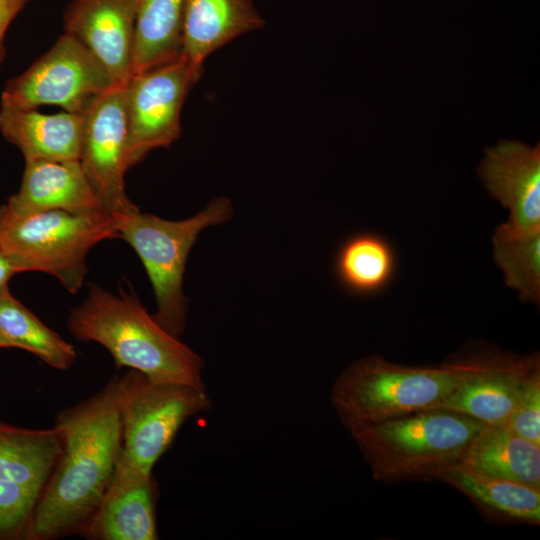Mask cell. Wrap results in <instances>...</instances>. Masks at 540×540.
I'll return each mask as SVG.
<instances>
[{"mask_svg": "<svg viewBox=\"0 0 540 540\" xmlns=\"http://www.w3.org/2000/svg\"><path fill=\"white\" fill-rule=\"evenodd\" d=\"M264 25L252 0H184L181 56L202 73L209 55Z\"/></svg>", "mask_w": 540, "mask_h": 540, "instance_id": "17", "label": "cell"}, {"mask_svg": "<svg viewBox=\"0 0 540 540\" xmlns=\"http://www.w3.org/2000/svg\"><path fill=\"white\" fill-rule=\"evenodd\" d=\"M460 491L488 519L504 524H540V489L473 470L462 462L437 479Z\"/></svg>", "mask_w": 540, "mask_h": 540, "instance_id": "19", "label": "cell"}, {"mask_svg": "<svg viewBox=\"0 0 540 540\" xmlns=\"http://www.w3.org/2000/svg\"><path fill=\"white\" fill-rule=\"evenodd\" d=\"M494 259L505 283L524 302H540V230L525 231L507 222L492 237Z\"/></svg>", "mask_w": 540, "mask_h": 540, "instance_id": "23", "label": "cell"}, {"mask_svg": "<svg viewBox=\"0 0 540 540\" xmlns=\"http://www.w3.org/2000/svg\"><path fill=\"white\" fill-rule=\"evenodd\" d=\"M446 361L458 381L439 409L484 425L505 424L527 383L540 373L539 353L519 355L483 342L466 344Z\"/></svg>", "mask_w": 540, "mask_h": 540, "instance_id": "9", "label": "cell"}, {"mask_svg": "<svg viewBox=\"0 0 540 540\" xmlns=\"http://www.w3.org/2000/svg\"><path fill=\"white\" fill-rule=\"evenodd\" d=\"M124 87L112 86L83 113L79 162L104 210L112 215L138 210L124 181L128 170Z\"/></svg>", "mask_w": 540, "mask_h": 540, "instance_id": "11", "label": "cell"}, {"mask_svg": "<svg viewBox=\"0 0 540 540\" xmlns=\"http://www.w3.org/2000/svg\"><path fill=\"white\" fill-rule=\"evenodd\" d=\"M28 1L29 0H0V66L5 56L4 39L6 31L12 20Z\"/></svg>", "mask_w": 540, "mask_h": 540, "instance_id": "26", "label": "cell"}, {"mask_svg": "<svg viewBox=\"0 0 540 540\" xmlns=\"http://www.w3.org/2000/svg\"><path fill=\"white\" fill-rule=\"evenodd\" d=\"M0 330L17 349L57 370H68L77 359L75 348L17 300L9 287L0 290Z\"/></svg>", "mask_w": 540, "mask_h": 540, "instance_id": "22", "label": "cell"}, {"mask_svg": "<svg viewBox=\"0 0 540 540\" xmlns=\"http://www.w3.org/2000/svg\"><path fill=\"white\" fill-rule=\"evenodd\" d=\"M122 454L146 472L173 442L182 425L211 406L206 388L157 382L129 369L114 379Z\"/></svg>", "mask_w": 540, "mask_h": 540, "instance_id": "7", "label": "cell"}, {"mask_svg": "<svg viewBox=\"0 0 540 540\" xmlns=\"http://www.w3.org/2000/svg\"><path fill=\"white\" fill-rule=\"evenodd\" d=\"M505 424L540 445V373L527 383Z\"/></svg>", "mask_w": 540, "mask_h": 540, "instance_id": "25", "label": "cell"}, {"mask_svg": "<svg viewBox=\"0 0 540 540\" xmlns=\"http://www.w3.org/2000/svg\"><path fill=\"white\" fill-rule=\"evenodd\" d=\"M461 462L484 474L540 489V445L506 424L484 425Z\"/></svg>", "mask_w": 540, "mask_h": 540, "instance_id": "20", "label": "cell"}, {"mask_svg": "<svg viewBox=\"0 0 540 540\" xmlns=\"http://www.w3.org/2000/svg\"><path fill=\"white\" fill-rule=\"evenodd\" d=\"M233 209L226 197L212 200L196 215L171 221L138 210L113 215L119 238L141 259L152 284L157 310L155 320L179 337L186 322L182 290L186 261L198 235L207 227L230 219Z\"/></svg>", "mask_w": 540, "mask_h": 540, "instance_id": "6", "label": "cell"}, {"mask_svg": "<svg viewBox=\"0 0 540 540\" xmlns=\"http://www.w3.org/2000/svg\"><path fill=\"white\" fill-rule=\"evenodd\" d=\"M3 206L18 214L52 210L73 214L106 212L79 160H25L19 190Z\"/></svg>", "mask_w": 540, "mask_h": 540, "instance_id": "16", "label": "cell"}, {"mask_svg": "<svg viewBox=\"0 0 540 540\" xmlns=\"http://www.w3.org/2000/svg\"><path fill=\"white\" fill-rule=\"evenodd\" d=\"M457 381L456 370L446 360L438 365L411 366L372 355L342 370L333 383L330 402L351 433L437 409L454 390Z\"/></svg>", "mask_w": 540, "mask_h": 540, "instance_id": "4", "label": "cell"}, {"mask_svg": "<svg viewBox=\"0 0 540 540\" xmlns=\"http://www.w3.org/2000/svg\"><path fill=\"white\" fill-rule=\"evenodd\" d=\"M395 255L383 238L359 234L340 248L336 270L341 282L357 293H372L383 288L392 278Z\"/></svg>", "mask_w": 540, "mask_h": 540, "instance_id": "24", "label": "cell"}, {"mask_svg": "<svg viewBox=\"0 0 540 540\" xmlns=\"http://www.w3.org/2000/svg\"><path fill=\"white\" fill-rule=\"evenodd\" d=\"M60 456L35 503L28 539L82 535L112 479L122 448L114 379L62 410Z\"/></svg>", "mask_w": 540, "mask_h": 540, "instance_id": "1", "label": "cell"}, {"mask_svg": "<svg viewBox=\"0 0 540 540\" xmlns=\"http://www.w3.org/2000/svg\"><path fill=\"white\" fill-rule=\"evenodd\" d=\"M17 274L16 269L0 250V290L8 287L9 280Z\"/></svg>", "mask_w": 540, "mask_h": 540, "instance_id": "27", "label": "cell"}, {"mask_svg": "<svg viewBox=\"0 0 540 540\" xmlns=\"http://www.w3.org/2000/svg\"><path fill=\"white\" fill-rule=\"evenodd\" d=\"M112 238H119V233L114 216L108 212L18 214L0 207V250L17 273L49 274L71 294L83 286L89 251Z\"/></svg>", "mask_w": 540, "mask_h": 540, "instance_id": "5", "label": "cell"}, {"mask_svg": "<svg viewBox=\"0 0 540 540\" xmlns=\"http://www.w3.org/2000/svg\"><path fill=\"white\" fill-rule=\"evenodd\" d=\"M484 424L445 409H430L351 432L376 481L434 480L460 463Z\"/></svg>", "mask_w": 540, "mask_h": 540, "instance_id": "3", "label": "cell"}, {"mask_svg": "<svg viewBox=\"0 0 540 540\" xmlns=\"http://www.w3.org/2000/svg\"><path fill=\"white\" fill-rule=\"evenodd\" d=\"M184 0H139L132 74L181 55Z\"/></svg>", "mask_w": 540, "mask_h": 540, "instance_id": "21", "label": "cell"}, {"mask_svg": "<svg viewBox=\"0 0 540 540\" xmlns=\"http://www.w3.org/2000/svg\"><path fill=\"white\" fill-rule=\"evenodd\" d=\"M67 329L78 341L103 346L118 368L157 382L206 388L202 358L165 330L133 292L116 294L91 284L83 302L70 311Z\"/></svg>", "mask_w": 540, "mask_h": 540, "instance_id": "2", "label": "cell"}, {"mask_svg": "<svg viewBox=\"0 0 540 540\" xmlns=\"http://www.w3.org/2000/svg\"><path fill=\"white\" fill-rule=\"evenodd\" d=\"M0 348H16V345L1 330H0Z\"/></svg>", "mask_w": 540, "mask_h": 540, "instance_id": "28", "label": "cell"}, {"mask_svg": "<svg viewBox=\"0 0 540 540\" xmlns=\"http://www.w3.org/2000/svg\"><path fill=\"white\" fill-rule=\"evenodd\" d=\"M484 154L477 173L491 197L509 210L507 223L540 230V143L502 140Z\"/></svg>", "mask_w": 540, "mask_h": 540, "instance_id": "14", "label": "cell"}, {"mask_svg": "<svg viewBox=\"0 0 540 540\" xmlns=\"http://www.w3.org/2000/svg\"><path fill=\"white\" fill-rule=\"evenodd\" d=\"M139 0H72L63 16L64 32L82 42L105 66L115 85L132 75Z\"/></svg>", "mask_w": 540, "mask_h": 540, "instance_id": "12", "label": "cell"}, {"mask_svg": "<svg viewBox=\"0 0 540 540\" xmlns=\"http://www.w3.org/2000/svg\"><path fill=\"white\" fill-rule=\"evenodd\" d=\"M0 133L25 160H79L83 114H43L0 103Z\"/></svg>", "mask_w": 540, "mask_h": 540, "instance_id": "18", "label": "cell"}, {"mask_svg": "<svg viewBox=\"0 0 540 540\" xmlns=\"http://www.w3.org/2000/svg\"><path fill=\"white\" fill-rule=\"evenodd\" d=\"M115 84L102 62L77 38L65 33L21 74L9 79L0 103L37 109L57 105L83 114Z\"/></svg>", "mask_w": 540, "mask_h": 540, "instance_id": "8", "label": "cell"}, {"mask_svg": "<svg viewBox=\"0 0 540 540\" xmlns=\"http://www.w3.org/2000/svg\"><path fill=\"white\" fill-rule=\"evenodd\" d=\"M200 75L181 55L131 75L124 87L128 169L179 138L182 107Z\"/></svg>", "mask_w": 540, "mask_h": 540, "instance_id": "10", "label": "cell"}, {"mask_svg": "<svg viewBox=\"0 0 540 540\" xmlns=\"http://www.w3.org/2000/svg\"><path fill=\"white\" fill-rule=\"evenodd\" d=\"M55 427L31 429L0 421V525L13 513L20 484L40 494L61 453Z\"/></svg>", "mask_w": 540, "mask_h": 540, "instance_id": "15", "label": "cell"}, {"mask_svg": "<svg viewBox=\"0 0 540 540\" xmlns=\"http://www.w3.org/2000/svg\"><path fill=\"white\" fill-rule=\"evenodd\" d=\"M155 496L152 473L121 452L112 479L82 535L97 540L158 539Z\"/></svg>", "mask_w": 540, "mask_h": 540, "instance_id": "13", "label": "cell"}]
</instances>
